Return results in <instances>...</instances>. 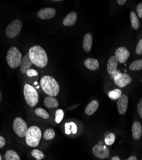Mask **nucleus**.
<instances>
[{
	"label": "nucleus",
	"instance_id": "18",
	"mask_svg": "<svg viewBox=\"0 0 142 160\" xmlns=\"http://www.w3.org/2000/svg\"><path fill=\"white\" fill-rule=\"evenodd\" d=\"M84 64L86 68L90 71H96L99 67V62L92 58H89L85 60Z\"/></svg>",
	"mask_w": 142,
	"mask_h": 160
},
{
	"label": "nucleus",
	"instance_id": "27",
	"mask_svg": "<svg viewBox=\"0 0 142 160\" xmlns=\"http://www.w3.org/2000/svg\"><path fill=\"white\" fill-rule=\"evenodd\" d=\"M64 117V112L61 109H58L55 112V121L57 124H59L61 122V121Z\"/></svg>",
	"mask_w": 142,
	"mask_h": 160
},
{
	"label": "nucleus",
	"instance_id": "36",
	"mask_svg": "<svg viewBox=\"0 0 142 160\" xmlns=\"http://www.w3.org/2000/svg\"><path fill=\"white\" fill-rule=\"evenodd\" d=\"M5 143H6L5 139L2 136L0 135V148H3V147L5 145Z\"/></svg>",
	"mask_w": 142,
	"mask_h": 160
},
{
	"label": "nucleus",
	"instance_id": "17",
	"mask_svg": "<svg viewBox=\"0 0 142 160\" xmlns=\"http://www.w3.org/2000/svg\"><path fill=\"white\" fill-rule=\"evenodd\" d=\"M132 134L134 139L139 140L142 134V126L140 122L136 121L132 126Z\"/></svg>",
	"mask_w": 142,
	"mask_h": 160
},
{
	"label": "nucleus",
	"instance_id": "13",
	"mask_svg": "<svg viewBox=\"0 0 142 160\" xmlns=\"http://www.w3.org/2000/svg\"><path fill=\"white\" fill-rule=\"evenodd\" d=\"M33 63L32 62L28 52L22 58L21 65H20V71L22 74H26L27 71L30 69Z\"/></svg>",
	"mask_w": 142,
	"mask_h": 160
},
{
	"label": "nucleus",
	"instance_id": "3",
	"mask_svg": "<svg viewBox=\"0 0 142 160\" xmlns=\"http://www.w3.org/2000/svg\"><path fill=\"white\" fill-rule=\"evenodd\" d=\"M41 137L42 132L41 129L38 126H31L26 133V142L31 148H35L39 144Z\"/></svg>",
	"mask_w": 142,
	"mask_h": 160
},
{
	"label": "nucleus",
	"instance_id": "20",
	"mask_svg": "<svg viewBox=\"0 0 142 160\" xmlns=\"http://www.w3.org/2000/svg\"><path fill=\"white\" fill-rule=\"evenodd\" d=\"M44 104L47 108H56L59 105L57 99L51 96L46 97L44 100Z\"/></svg>",
	"mask_w": 142,
	"mask_h": 160
},
{
	"label": "nucleus",
	"instance_id": "31",
	"mask_svg": "<svg viewBox=\"0 0 142 160\" xmlns=\"http://www.w3.org/2000/svg\"><path fill=\"white\" fill-rule=\"evenodd\" d=\"M26 74H27V75L29 77H33V76H38L37 71L35 69H31L28 70L27 71V72H26Z\"/></svg>",
	"mask_w": 142,
	"mask_h": 160
},
{
	"label": "nucleus",
	"instance_id": "12",
	"mask_svg": "<svg viewBox=\"0 0 142 160\" xmlns=\"http://www.w3.org/2000/svg\"><path fill=\"white\" fill-rule=\"evenodd\" d=\"M128 105V98L125 94H122L117 101V108L120 115H124L127 110Z\"/></svg>",
	"mask_w": 142,
	"mask_h": 160
},
{
	"label": "nucleus",
	"instance_id": "40",
	"mask_svg": "<svg viewBox=\"0 0 142 160\" xmlns=\"http://www.w3.org/2000/svg\"><path fill=\"white\" fill-rule=\"evenodd\" d=\"M2 99V94L1 91H0V102H1Z\"/></svg>",
	"mask_w": 142,
	"mask_h": 160
},
{
	"label": "nucleus",
	"instance_id": "1",
	"mask_svg": "<svg viewBox=\"0 0 142 160\" xmlns=\"http://www.w3.org/2000/svg\"><path fill=\"white\" fill-rule=\"evenodd\" d=\"M29 57L33 63L38 68H43L47 64L48 58L46 51L39 46H32L29 49Z\"/></svg>",
	"mask_w": 142,
	"mask_h": 160
},
{
	"label": "nucleus",
	"instance_id": "19",
	"mask_svg": "<svg viewBox=\"0 0 142 160\" xmlns=\"http://www.w3.org/2000/svg\"><path fill=\"white\" fill-rule=\"evenodd\" d=\"M99 102L97 100H93L90 102L85 108V113L88 115H93L98 109Z\"/></svg>",
	"mask_w": 142,
	"mask_h": 160
},
{
	"label": "nucleus",
	"instance_id": "38",
	"mask_svg": "<svg viewBox=\"0 0 142 160\" xmlns=\"http://www.w3.org/2000/svg\"><path fill=\"white\" fill-rule=\"evenodd\" d=\"M127 160H137V158L135 156H130V158H128Z\"/></svg>",
	"mask_w": 142,
	"mask_h": 160
},
{
	"label": "nucleus",
	"instance_id": "8",
	"mask_svg": "<svg viewBox=\"0 0 142 160\" xmlns=\"http://www.w3.org/2000/svg\"><path fill=\"white\" fill-rule=\"evenodd\" d=\"M115 84L120 88H124L131 83L132 79L130 75L125 73L119 72L113 78Z\"/></svg>",
	"mask_w": 142,
	"mask_h": 160
},
{
	"label": "nucleus",
	"instance_id": "16",
	"mask_svg": "<svg viewBox=\"0 0 142 160\" xmlns=\"http://www.w3.org/2000/svg\"><path fill=\"white\" fill-rule=\"evenodd\" d=\"M118 61L115 56L111 57L107 63V71L110 74H112L115 71L117 70Z\"/></svg>",
	"mask_w": 142,
	"mask_h": 160
},
{
	"label": "nucleus",
	"instance_id": "11",
	"mask_svg": "<svg viewBox=\"0 0 142 160\" xmlns=\"http://www.w3.org/2000/svg\"><path fill=\"white\" fill-rule=\"evenodd\" d=\"M92 152L97 158L105 159L108 157L110 152L108 149L105 145H95L92 149Z\"/></svg>",
	"mask_w": 142,
	"mask_h": 160
},
{
	"label": "nucleus",
	"instance_id": "35",
	"mask_svg": "<svg viewBox=\"0 0 142 160\" xmlns=\"http://www.w3.org/2000/svg\"><path fill=\"white\" fill-rule=\"evenodd\" d=\"M71 126L72 133V134H76L77 129V127L76 124L74 122H71Z\"/></svg>",
	"mask_w": 142,
	"mask_h": 160
},
{
	"label": "nucleus",
	"instance_id": "22",
	"mask_svg": "<svg viewBox=\"0 0 142 160\" xmlns=\"http://www.w3.org/2000/svg\"><path fill=\"white\" fill-rule=\"evenodd\" d=\"M130 69L131 71H136L142 69V59L134 61L130 65Z\"/></svg>",
	"mask_w": 142,
	"mask_h": 160
},
{
	"label": "nucleus",
	"instance_id": "41",
	"mask_svg": "<svg viewBox=\"0 0 142 160\" xmlns=\"http://www.w3.org/2000/svg\"><path fill=\"white\" fill-rule=\"evenodd\" d=\"M0 160H1V156H0Z\"/></svg>",
	"mask_w": 142,
	"mask_h": 160
},
{
	"label": "nucleus",
	"instance_id": "26",
	"mask_svg": "<svg viewBox=\"0 0 142 160\" xmlns=\"http://www.w3.org/2000/svg\"><path fill=\"white\" fill-rule=\"evenodd\" d=\"M35 113L37 116L41 117H42V118H44V119H47L49 117V115L47 112V111H46L44 109L41 108H37L35 110Z\"/></svg>",
	"mask_w": 142,
	"mask_h": 160
},
{
	"label": "nucleus",
	"instance_id": "32",
	"mask_svg": "<svg viewBox=\"0 0 142 160\" xmlns=\"http://www.w3.org/2000/svg\"><path fill=\"white\" fill-rule=\"evenodd\" d=\"M136 12H138L139 18H142V3H140L138 4L136 7Z\"/></svg>",
	"mask_w": 142,
	"mask_h": 160
},
{
	"label": "nucleus",
	"instance_id": "7",
	"mask_svg": "<svg viewBox=\"0 0 142 160\" xmlns=\"http://www.w3.org/2000/svg\"><path fill=\"white\" fill-rule=\"evenodd\" d=\"M13 129L16 134L19 137H24L28 130L27 125L24 120L20 117H17L13 122Z\"/></svg>",
	"mask_w": 142,
	"mask_h": 160
},
{
	"label": "nucleus",
	"instance_id": "23",
	"mask_svg": "<svg viewBox=\"0 0 142 160\" xmlns=\"http://www.w3.org/2000/svg\"><path fill=\"white\" fill-rule=\"evenodd\" d=\"M122 96V91L120 89H115L108 92V97L112 100H117Z\"/></svg>",
	"mask_w": 142,
	"mask_h": 160
},
{
	"label": "nucleus",
	"instance_id": "30",
	"mask_svg": "<svg viewBox=\"0 0 142 160\" xmlns=\"http://www.w3.org/2000/svg\"><path fill=\"white\" fill-rule=\"evenodd\" d=\"M136 52L138 55L142 54V38L139 41L136 48Z\"/></svg>",
	"mask_w": 142,
	"mask_h": 160
},
{
	"label": "nucleus",
	"instance_id": "24",
	"mask_svg": "<svg viewBox=\"0 0 142 160\" xmlns=\"http://www.w3.org/2000/svg\"><path fill=\"white\" fill-rule=\"evenodd\" d=\"M5 159L6 160H20V158L14 151L8 150L5 153Z\"/></svg>",
	"mask_w": 142,
	"mask_h": 160
},
{
	"label": "nucleus",
	"instance_id": "6",
	"mask_svg": "<svg viewBox=\"0 0 142 160\" xmlns=\"http://www.w3.org/2000/svg\"><path fill=\"white\" fill-rule=\"evenodd\" d=\"M22 26V23L20 19H17L14 20L7 26L5 30L6 35L10 38H15L21 32Z\"/></svg>",
	"mask_w": 142,
	"mask_h": 160
},
{
	"label": "nucleus",
	"instance_id": "39",
	"mask_svg": "<svg viewBox=\"0 0 142 160\" xmlns=\"http://www.w3.org/2000/svg\"><path fill=\"white\" fill-rule=\"evenodd\" d=\"M111 160H120V159L119 157H118L117 156H113Z\"/></svg>",
	"mask_w": 142,
	"mask_h": 160
},
{
	"label": "nucleus",
	"instance_id": "4",
	"mask_svg": "<svg viewBox=\"0 0 142 160\" xmlns=\"http://www.w3.org/2000/svg\"><path fill=\"white\" fill-rule=\"evenodd\" d=\"M22 54L16 47H11L7 52L6 60L8 65L12 69H16L21 65Z\"/></svg>",
	"mask_w": 142,
	"mask_h": 160
},
{
	"label": "nucleus",
	"instance_id": "14",
	"mask_svg": "<svg viewBox=\"0 0 142 160\" xmlns=\"http://www.w3.org/2000/svg\"><path fill=\"white\" fill-rule=\"evenodd\" d=\"M77 19V14L76 12H72L67 14L63 20V24L64 26H71L75 24Z\"/></svg>",
	"mask_w": 142,
	"mask_h": 160
},
{
	"label": "nucleus",
	"instance_id": "21",
	"mask_svg": "<svg viewBox=\"0 0 142 160\" xmlns=\"http://www.w3.org/2000/svg\"><path fill=\"white\" fill-rule=\"evenodd\" d=\"M130 18L131 22V26L133 29L138 30L140 28V21L138 19L137 15L134 12H131L130 14Z\"/></svg>",
	"mask_w": 142,
	"mask_h": 160
},
{
	"label": "nucleus",
	"instance_id": "33",
	"mask_svg": "<svg viewBox=\"0 0 142 160\" xmlns=\"http://www.w3.org/2000/svg\"><path fill=\"white\" fill-rule=\"evenodd\" d=\"M65 130H66V133L67 135H70L72 132L71 122H67L65 124Z\"/></svg>",
	"mask_w": 142,
	"mask_h": 160
},
{
	"label": "nucleus",
	"instance_id": "10",
	"mask_svg": "<svg viewBox=\"0 0 142 160\" xmlns=\"http://www.w3.org/2000/svg\"><path fill=\"white\" fill-rule=\"evenodd\" d=\"M56 16V10L54 8L47 7L39 10L37 12V17L41 19L46 20L53 18Z\"/></svg>",
	"mask_w": 142,
	"mask_h": 160
},
{
	"label": "nucleus",
	"instance_id": "28",
	"mask_svg": "<svg viewBox=\"0 0 142 160\" xmlns=\"http://www.w3.org/2000/svg\"><path fill=\"white\" fill-rule=\"evenodd\" d=\"M115 140V135L113 134V133H109L106 135L105 137V143L107 145H111Z\"/></svg>",
	"mask_w": 142,
	"mask_h": 160
},
{
	"label": "nucleus",
	"instance_id": "37",
	"mask_svg": "<svg viewBox=\"0 0 142 160\" xmlns=\"http://www.w3.org/2000/svg\"><path fill=\"white\" fill-rule=\"evenodd\" d=\"M126 0H117V3L120 5H123L126 3Z\"/></svg>",
	"mask_w": 142,
	"mask_h": 160
},
{
	"label": "nucleus",
	"instance_id": "25",
	"mask_svg": "<svg viewBox=\"0 0 142 160\" xmlns=\"http://www.w3.org/2000/svg\"><path fill=\"white\" fill-rule=\"evenodd\" d=\"M55 132L53 129H47L44 131L43 137L46 140H51L55 138Z\"/></svg>",
	"mask_w": 142,
	"mask_h": 160
},
{
	"label": "nucleus",
	"instance_id": "9",
	"mask_svg": "<svg viewBox=\"0 0 142 160\" xmlns=\"http://www.w3.org/2000/svg\"><path fill=\"white\" fill-rule=\"evenodd\" d=\"M130 56V52L129 50L124 47H119L115 51V57L117 58L118 62L120 63H124Z\"/></svg>",
	"mask_w": 142,
	"mask_h": 160
},
{
	"label": "nucleus",
	"instance_id": "2",
	"mask_svg": "<svg viewBox=\"0 0 142 160\" xmlns=\"http://www.w3.org/2000/svg\"><path fill=\"white\" fill-rule=\"evenodd\" d=\"M41 86L49 96H56L60 92V86L56 80L51 76H44L41 79Z\"/></svg>",
	"mask_w": 142,
	"mask_h": 160
},
{
	"label": "nucleus",
	"instance_id": "34",
	"mask_svg": "<svg viewBox=\"0 0 142 160\" xmlns=\"http://www.w3.org/2000/svg\"><path fill=\"white\" fill-rule=\"evenodd\" d=\"M138 113L141 117V118L142 119V99L140 101V102L138 104Z\"/></svg>",
	"mask_w": 142,
	"mask_h": 160
},
{
	"label": "nucleus",
	"instance_id": "29",
	"mask_svg": "<svg viewBox=\"0 0 142 160\" xmlns=\"http://www.w3.org/2000/svg\"><path fill=\"white\" fill-rule=\"evenodd\" d=\"M32 156L35 158L37 160H41L44 158V154L39 150L35 149L32 152Z\"/></svg>",
	"mask_w": 142,
	"mask_h": 160
},
{
	"label": "nucleus",
	"instance_id": "5",
	"mask_svg": "<svg viewBox=\"0 0 142 160\" xmlns=\"http://www.w3.org/2000/svg\"><path fill=\"white\" fill-rule=\"evenodd\" d=\"M23 92L27 104L31 107L35 106L38 101V94L36 89L29 84H25Z\"/></svg>",
	"mask_w": 142,
	"mask_h": 160
},
{
	"label": "nucleus",
	"instance_id": "15",
	"mask_svg": "<svg viewBox=\"0 0 142 160\" xmlns=\"http://www.w3.org/2000/svg\"><path fill=\"white\" fill-rule=\"evenodd\" d=\"M93 38L91 33H87L85 35L83 41V48L86 52L90 51L92 46Z\"/></svg>",
	"mask_w": 142,
	"mask_h": 160
}]
</instances>
